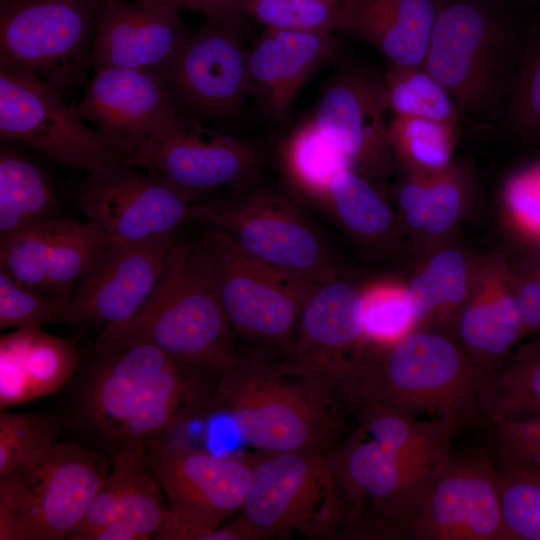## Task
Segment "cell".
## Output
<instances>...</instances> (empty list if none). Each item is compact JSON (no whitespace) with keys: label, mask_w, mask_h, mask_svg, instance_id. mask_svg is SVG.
I'll return each instance as SVG.
<instances>
[{"label":"cell","mask_w":540,"mask_h":540,"mask_svg":"<svg viewBox=\"0 0 540 540\" xmlns=\"http://www.w3.org/2000/svg\"><path fill=\"white\" fill-rule=\"evenodd\" d=\"M459 426L363 403L332 452L347 499L340 539H401L448 464Z\"/></svg>","instance_id":"obj_1"},{"label":"cell","mask_w":540,"mask_h":540,"mask_svg":"<svg viewBox=\"0 0 540 540\" xmlns=\"http://www.w3.org/2000/svg\"><path fill=\"white\" fill-rule=\"evenodd\" d=\"M61 391L58 414L68 431L110 461L124 448L167 437L193 414L183 374L146 342H93Z\"/></svg>","instance_id":"obj_2"},{"label":"cell","mask_w":540,"mask_h":540,"mask_svg":"<svg viewBox=\"0 0 540 540\" xmlns=\"http://www.w3.org/2000/svg\"><path fill=\"white\" fill-rule=\"evenodd\" d=\"M350 408L358 406L343 378L252 348L218 382L207 413L228 416L243 442L261 453L332 452Z\"/></svg>","instance_id":"obj_3"},{"label":"cell","mask_w":540,"mask_h":540,"mask_svg":"<svg viewBox=\"0 0 540 540\" xmlns=\"http://www.w3.org/2000/svg\"><path fill=\"white\" fill-rule=\"evenodd\" d=\"M235 336L192 242L177 238L145 304L125 322L99 332L94 342L156 346L186 379L193 414H203L216 385L241 357Z\"/></svg>","instance_id":"obj_4"},{"label":"cell","mask_w":540,"mask_h":540,"mask_svg":"<svg viewBox=\"0 0 540 540\" xmlns=\"http://www.w3.org/2000/svg\"><path fill=\"white\" fill-rule=\"evenodd\" d=\"M538 7L505 0H446L441 7L423 68L447 89L470 125H499Z\"/></svg>","instance_id":"obj_5"},{"label":"cell","mask_w":540,"mask_h":540,"mask_svg":"<svg viewBox=\"0 0 540 540\" xmlns=\"http://www.w3.org/2000/svg\"><path fill=\"white\" fill-rule=\"evenodd\" d=\"M378 355H362L351 378L359 407L377 403L419 419H450L459 427L484 419L487 373L470 365L448 339L407 333Z\"/></svg>","instance_id":"obj_6"},{"label":"cell","mask_w":540,"mask_h":540,"mask_svg":"<svg viewBox=\"0 0 540 540\" xmlns=\"http://www.w3.org/2000/svg\"><path fill=\"white\" fill-rule=\"evenodd\" d=\"M332 452L287 451L254 458L251 486L235 518L249 540L293 532L308 539H340L348 505Z\"/></svg>","instance_id":"obj_7"},{"label":"cell","mask_w":540,"mask_h":540,"mask_svg":"<svg viewBox=\"0 0 540 540\" xmlns=\"http://www.w3.org/2000/svg\"><path fill=\"white\" fill-rule=\"evenodd\" d=\"M110 465L77 441H60L0 477V540L67 539Z\"/></svg>","instance_id":"obj_8"},{"label":"cell","mask_w":540,"mask_h":540,"mask_svg":"<svg viewBox=\"0 0 540 540\" xmlns=\"http://www.w3.org/2000/svg\"><path fill=\"white\" fill-rule=\"evenodd\" d=\"M192 245L235 335L252 348L286 354L303 302L318 284L261 262L211 228Z\"/></svg>","instance_id":"obj_9"},{"label":"cell","mask_w":540,"mask_h":540,"mask_svg":"<svg viewBox=\"0 0 540 540\" xmlns=\"http://www.w3.org/2000/svg\"><path fill=\"white\" fill-rule=\"evenodd\" d=\"M193 205L194 221L261 262L313 284L336 279L324 239L284 195L268 188L216 191Z\"/></svg>","instance_id":"obj_10"},{"label":"cell","mask_w":540,"mask_h":540,"mask_svg":"<svg viewBox=\"0 0 540 540\" xmlns=\"http://www.w3.org/2000/svg\"><path fill=\"white\" fill-rule=\"evenodd\" d=\"M106 0H0V67L30 72L64 96L88 81Z\"/></svg>","instance_id":"obj_11"},{"label":"cell","mask_w":540,"mask_h":540,"mask_svg":"<svg viewBox=\"0 0 540 540\" xmlns=\"http://www.w3.org/2000/svg\"><path fill=\"white\" fill-rule=\"evenodd\" d=\"M167 503L156 540H211L238 513L251 486L254 458L218 456L167 437L144 445Z\"/></svg>","instance_id":"obj_12"},{"label":"cell","mask_w":540,"mask_h":540,"mask_svg":"<svg viewBox=\"0 0 540 540\" xmlns=\"http://www.w3.org/2000/svg\"><path fill=\"white\" fill-rule=\"evenodd\" d=\"M64 97L30 72L0 67L1 142L34 150L76 170L128 163L124 150L86 125Z\"/></svg>","instance_id":"obj_13"},{"label":"cell","mask_w":540,"mask_h":540,"mask_svg":"<svg viewBox=\"0 0 540 540\" xmlns=\"http://www.w3.org/2000/svg\"><path fill=\"white\" fill-rule=\"evenodd\" d=\"M244 20L205 18L160 65L153 68L179 115L203 122L235 120L249 96Z\"/></svg>","instance_id":"obj_14"},{"label":"cell","mask_w":540,"mask_h":540,"mask_svg":"<svg viewBox=\"0 0 540 540\" xmlns=\"http://www.w3.org/2000/svg\"><path fill=\"white\" fill-rule=\"evenodd\" d=\"M265 161L259 142L175 115L142 142L128 164L155 170L194 203L223 188H247Z\"/></svg>","instance_id":"obj_15"},{"label":"cell","mask_w":540,"mask_h":540,"mask_svg":"<svg viewBox=\"0 0 540 540\" xmlns=\"http://www.w3.org/2000/svg\"><path fill=\"white\" fill-rule=\"evenodd\" d=\"M73 189L87 222L117 242L145 240L194 221L193 203L152 169L105 165L88 171Z\"/></svg>","instance_id":"obj_16"},{"label":"cell","mask_w":540,"mask_h":540,"mask_svg":"<svg viewBox=\"0 0 540 540\" xmlns=\"http://www.w3.org/2000/svg\"><path fill=\"white\" fill-rule=\"evenodd\" d=\"M176 231L136 242H115L74 287L67 324L99 332L125 322L155 289Z\"/></svg>","instance_id":"obj_17"},{"label":"cell","mask_w":540,"mask_h":540,"mask_svg":"<svg viewBox=\"0 0 540 540\" xmlns=\"http://www.w3.org/2000/svg\"><path fill=\"white\" fill-rule=\"evenodd\" d=\"M415 540H508L498 470L485 457L454 458L430 488L413 518Z\"/></svg>","instance_id":"obj_18"},{"label":"cell","mask_w":540,"mask_h":540,"mask_svg":"<svg viewBox=\"0 0 540 540\" xmlns=\"http://www.w3.org/2000/svg\"><path fill=\"white\" fill-rule=\"evenodd\" d=\"M75 111L120 146L129 160L163 122L179 115L155 69L129 67L95 71Z\"/></svg>","instance_id":"obj_19"},{"label":"cell","mask_w":540,"mask_h":540,"mask_svg":"<svg viewBox=\"0 0 540 540\" xmlns=\"http://www.w3.org/2000/svg\"><path fill=\"white\" fill-rule=\"evenodd\" d=\"M383 76L347 65L324 86L312 118L320 132L354 165L377 166L390 146Z\"/></svg>","instance_id":"obj_20"},{"label":"cell","mask_w":540,"mask_h":540,"mask_svg":"<svg viewBox=\"0 0 540 540\" xmlns=\"http://www.w3.org/2000/svg\"><path fill=\"white\" fill-rule=\"evenodd\" d=\"M337 52L333 33L266 28L248 50L249 96L259 114L286 123L302 86Z\"/></svg>","instance_id":"obj_21"},{"label":"cell","mask_w":540,"mask_h":540,"mask_svg":"<svg viewBox=\"0 0 540 540\" xmlns=\"http://www.w3.org/2000/svg\"><path fill=\"white\" fill-rule=\"evenodd\" d=\"M176 0H106L92 69L155 68L189 37Z\"/></svg>","instance_id":"obj_22"},{"label":"cell","mask_w":540,"mask_h":540,"mask_svg":"<svg viewBox=\"0 0 540 540\" xmlns=\"http://www.w3.org/2000/svg\"><path fill=\"white\" fill-rule=\"evenodd\" d=\"M362 339V296L334 279L315 286L304 300L286 355L349 383L360 360L352 352Z\"/></svg>","instance_id":"obj_23"},{"label":"cell","mask_w":540,"mask_h":540,"mask_svg":"<svg viewBox=\"0 0 540 540\" xmlns=\"http://www.w3.org/2000/svg\"><path fill=\"white\" fill-rule=\"evenodd\" d=\"M446 0H345L342 30L374 48L386 70L422 68Z\"/></svg>","instance_id":"obj_24"},{"label":"cell","mask_w":540,"mask_h":540,"mask_svg":"<svg viewBox=\"0 0 540 540\" xmlns=\"http://www.w3.org/2000/svg\"><path fill=\"white\" fill-rule=\"evenodd\" d=\"M167 503L145 456L144 446H130L111 460L108 475L83 518L68 536L119 522L143 540L154 539L167 516Z\"/></svg>","instance_id":"obj_25"},{"label":"cell","mask_w":540,"mask_h":540,"mask_svg":"<svg viewBox=\"0 0 540 540\" xmlns=\"http://www.w3.org/2000/svg\"><path fill=\"white\" fill-rule=\"evenodd\" d=\"M80 350L41 328L16 329L0 339V410L61 390L72 377Z\"/></svg>","instance_id":"obj_26"},{"label":"cell","mask_w":540,"mask_h":540,"mask_svg":"<svg viewBox=\"0 0 540 540\" xmlns=\"http://www.w3.org/2000/svg\"><path fill=\"white\" fill-rule=\"evenodd\" d=\"M22 149L0 143V236L60 218V195L54 180Z\"/></svg>","instance_id":"obj_27"},{"label":"cell","mask_w":540,"mask_h":540,"mask_svg":"<svg viewBox=\"0 0 540 540\" xmlns=\"http://www.w3.org/2000/svg\"><path fill=\"white\" fill-rule=\"evenodd\" d=\"M279 156L285 177L293 188L323 205L335 176L353 168L346 155L320 132L312 117L285 136Z\"/></svg>","instance_id":"obj_28"},{"label":"cell","mask_w":540,"mask_h":540,"mask_svg":"<svg viewBox=\"0 0 540 540\" xmlns=\"http://www.w3.org/2000/svg\"><path fill=\"white\" fill-rule=\"evenodd\" d=\"M481 409L491 424L540 416V341L507 368L486 375Z\"/></svg>","instance_id":"obj_29"},{"label":"cell","mask_w":540,"mask_h":540,"mask_svg":"<svg viewBox=\"0 0 540 540\" xmlns=\"http://www.w3.org/2000/svg\"><path fill=\"white\" fill-rule=\"evenodd\" d=\"M78 222L55 218L0 236V272L17 284L46 294V273L55 242Z\"/></svg>","instance_id":"obj_30"},{"label":"cell","mask_w":540,"mask_h":540,"mask_svg":"<svg viewBox=\"0 0 540 540\" xmlns=\"http://www.w3.org/2000/svg\"><path fill=\"white\" fill-rule=\"evenodd\" d=\"M498 127L524 141L540 140V7L531 17Z\"/></svg>","instance_id":"obj_31"},{"label":"cell","mask_w":540,"mask_h":540,"mask_svg":"<svg viewBox=\"0 0 540 540\" xmlns=\"http://www.w3.org/2000/svg\"><path fill=\"white\" fill-rule=\"evenodd\" d=\"M383 78L393 115L425 118L455 127L462 120L447 89L423 67L385 70Z\"/></svg>","instance_id":"obj_32"},{"label":"cell","mask_w":540,"mask_h":540,"mask_svg":"<svg viewBox=\"0 0 540 540\" xmlns=\"http://www.w3.org/2000/svg\"><path fill=\"white\" fill-rule=\"evenodd\" d=\"M113 240L89 222H78L53 245L47 263L46 294L69 302L76 284Z\"/></svg>","instance_id":"obj_33"},{"label":"cell","mask_w":540,"mask_h":540,"mask_svg":"<svg viewBox=\"0 0 540 540\" xmlns=\"http://www.w3.org/2000/svg\"><path fill=\"white\" fill-rule=\"evenodd\" d=\"M462 341L471 350L489 356L506 353L524 331L516 296L468 307L460 319Z\"/></svg>","instance_id":"obj_34"},{"label":"cell","mask_w":540,"mask_h":540,"mask_svg":"<svg viewBox=\"0 0 540 540\" xmlns=\"http://www.w3.org/2000/svg\"><path fill=\"white\" fill-rule=\"evenodd\" d=\"M68 431L56 414L0 410V477L61 441Z\"/></svg>","instance_id":"obj_35"},{"label":"cell","mask_w":540,"mask_h":540,"mask_svg":"<svg viewBox=\"0 0 540 540\" xmlns=\"http://www.w3.org/2000/svg\"><path fill=\"white\" fill-rule=\"evenodd\" d=\"M324 205L330 206L346 227L362 235L383 233L392 219L375 188L353 169L335 176Z\"/></svg>","instance_id":"obj_36"},{"label":"cell","mask_w":540,"mask_h":540,"mask_svg":"<svg viewBox=\"0 0 540 540\" xmlns=\"http://www.w3.org/2000/svg\"><path fill=\"white\" fill-rule=\"evenodd\" d=\"M498 486L508 540H540V469L501 465Z\"/></svg>","instance_id":"obj_37"},{"label":"cell","mask_w":540,"mask_h":540,"mask_svg":"<svg viewBox=\"0 0 540 540\" xmlns=\"http://www.w3.org/2000/svg\"><path fill=\"white\" fill-rule=\"evenodd\" d=\"M455 131V126L419 117L393 115L388 122L390 146L431 170L448 165Z\"/></svg>","instance_id":"obj_38"},{"label":"cell","mask_w":540,"mask_h":540,"mask_svg":"<svg viewBox=\"0 0 540 540\" xmlns=\"http://www.w3.org/2000/svg\"><path fill=\"white\" fill-rule=\"evenodd\" d=\"M247 15L266 28L334 33L343 26L342 3L316 0H246Z\"/></svg>","instance_id":"obj_39"},{"label":"cell","mask_w":540,"mask_h":540,"mask_svg":"<svg viewBox=\"0 0 540 540\" xmlns=\"http://www.w3.org/2000/svg\"><path fill=\"white\" fill-rule=\"evenodd\" d=\"M68 303L17 284L0 272V328L22 329L66 323Z\"/></svg>","instance_id":"obj_40"},{"label":"cell","mask_w":540,"mask_h":540,"mask_svg":"<svg viewBox=\"0 0 540 540\" xmlns=\"http://www.w3.org/2000/svg\"><path fill=\"white\" fill-rule=\"evenodd\" d=\"M406 293L391 288L372 289L362 296L364 338L378 345L406 335L414 321Z\"/></svg>","instance_id":"obj_41"},{"label":"cell","mask_w":540,"mask_h":540,"mask_svg":"<svg viewBox=\"0 0 540 540\" xmlns=\"http://www.w3.org/2000/svg\"><path fill=\"white\" fill-rule=\"evenodd\" d=\"M409 293L414 304L431 312L438 304L458 302L465 295V266L461 255L446 250L434 256L426 271L412 280Z\"/></svg>","instance_id":"obj_42"},{"label":"cell","mask_w":540,"mask_h":540,"mask_svg":"<svg viewBox=\"0 0 540 540\" xmlns=\"http://www.w3.org/2000/svg\"><path fill=\"white\" fill-rule=\"evenodd\" d=\"M494 444L501 465L540 469V416L494 423Z\"/></svg>","instance_id":"obj_43"},{"label":"cell","mask_w":540,"mask_h":540,"mask_svg":"<svg viewBox=\"0 0 540 540\" xmlns=\"http://www.w3.org/2000/svg\"><path fill=\"white\" fill-rule=\"evenodd\" d=\"M508 205L519 223L540 236V163L516 173L506 189Z\"/></svg>","instance_id":"obj_44"},{"label":"cell","mask_w":540,"mask_h":540,"mask_svg":"<svg viewBox=\"0 0 540 540\" xmlns=\"http://www.w3.org/2000/svg\"><path fill=\"white\" fill-rule=\"evenodd\" d=\"M424 187L426 229L432 233L447 230L460 210L461 196L457 185L444 178Z\"/></svg>","instance_id":"obj_45"},{"label":"cell","mask_w":540,"mask_h":540,"mask_svg":"<svg viewBox=\"0 0 540 540\" xmlns=\"http://www.w3.org/2000/svg\"><path fill=\"white\" fill-rule=\"evenodd\" d=\"M180 8L200 13L205 18L244 20L246 0H176Z\"/></svg>","instance_id":"obj_46"},{"label":"cell","mask_w":540,"mask_h":540,"mask_svg":"<svg viewBox=\"0 0 540 540\" xmlns=\"http://www.w3.org/2000/svg\"><path fill=\"white\" fill-rule=\"evenodd\" d=\"M524 331H540V279L524 283L516 295Z\"/></svg>","instance_id":"obj_47"},{"label":"cell","mask_w":540,"mask_h":540,"mask_svg":"<svg viewBox=\"0 0 540 540\" xmlns=\"http://www.w3.org/2000/svg\"><path fill=\"white\" fill-rule=\"evenodd\" d=\"M399 203L407 222L416 228L425 226V187L418 182L407 183L399 193Z\"/></svg>","instance_id":"obj_48"},{"label":"cell","mask_w":540,"mask_h":540,"mask_svg":"<svg viewBox=\"0 0 540 540\" xmlns=\"http://www.w3.org/2000/svg\"><path fill=\"white\" fill-rule=\"evenodd\" d=\"M510 2H516V3H523V4H535L540 5V0H505Z\"/></svg>","instance_id":"obj_49"},{"label":"cell","mask_w":540,"mask_h":540,"mask_svg":"<svg viewBox=\"0 0 540 540\" xmlns=\"http://www.w3.org/2000/svg\"><path fill=\"white\" fill-rule=\"evenodd\" d=\"M316 1H322V2H328V3H342L345 0H316Z\"/></svg>","instance_id":"obj_50"},{"label":"cell","mask_w":540,"mask_h":540,"mask_svg":"<svg viewBox=\"0 0 540 540\" xmlns=\"http://www.w3.org/2000/svg\"><path fill=\"white\" fill-rule=\"evenodd\" d=\"M536 275H537L538 278L540 279V263H539V265H538Z\"/></svg>","instance_id":"obj_51"},{"label":"cell","mask_w":540,"mask_h":540,"mask_svg":"<svg viewBox=\"0 0 540 540\" xmlns=\"http://www.w3.org/2000/svg\"><path fill=\"white\" fill-rule=\"evenodd\" d=\"M537 248H538V250L540 251V236H539L538 239H537Z\"/></svg>","instance_id":"obj_52"}]
</instances>
